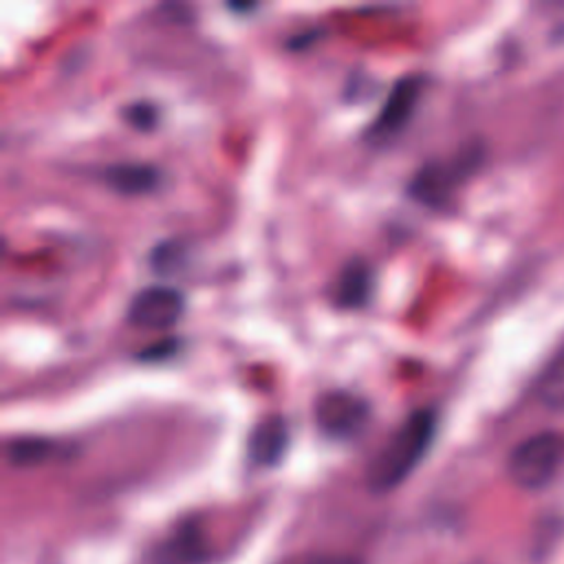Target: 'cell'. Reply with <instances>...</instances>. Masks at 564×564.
Returning <instances> with one entry per match:
<instances>
[{"label":"cell","instance_id":"obj_1","mask_svg":"<svg viewBox=\"0 0 564 564\" xmlns=\"http://www.w3.org/2000/svg\"><path fill=\"white\" fill-rule=\"evenodd\" d=\"M436 434V412L432 408L412 410L390 434L368 465V489L383 494L399 487L427 454Z\"/></svg>","mask_w":564,"mask_h":564},{"label":"cell","instance_id":"obj_4","mask_svg":"<svg viewBox=\"0 0 564 564\" xmlns=\"http://www.w3.org/2000/svg\"><path fill=\"white\" fill-rule=\"evenodd\" d=\"M185 311V295L167 284H150L139 289L128 306V324L143 330H165L174 326Z\"/></svg>","mask_w":564,"mask_h":564},{"label":"cell","instance_id":"obj_14","mask_svg":"<svg viewBox=\"0 0 564 564\" xmlns=\"http://www.w3.org/2000/svg\"><path fill=\"white\" fill-rule=\"evenodd\" d=\"M306 564H359L352 557H319V560H311Z\"/></svg>","mask_w":564,"mask_h":564},{"label":"cell","instance_id":"obj_9","mask_svg":"<svg viewBox=\"0 0 564 564\" xmlns=\"http://www.w3.org/2000/svg\"><path fill=\"white\" fill-rule=\"evenodd\" d=\"M101 181L126 196L148 194L159 185V170L152 163H137V161H121L110 163L101 170Z\"/></svg>","mask_w":564,"mask_h":564},{"label":"cell","instance_id":"obj_11","mask_svg":"<svg viewBox=\"0 0 564 564\" xmlns=\"http://www.w3.org/2000/svg\"><path fill=\"white\" fill-rule=\"evenodd\" d=\"M7 460L15 467H33L53 454V443L44 436H15L4 445Z\"/></svg>","mask_w":564,"mask_h":564},{"label":"cell","instance_id":"obj_10","mask_svg":"<svg viewBox=\"0 0 564 564\" xmlns=\"http://www.w3.org/2000/svg\"><path fill=\"white\" fill-rule=\"evenodd\" d=\"M207 557L203 533L194 522L178 527L152 555V564H200Z\"/></svg>","mask_w":564,"mask_h":564},{"label":"cell","instance_id":"obj_2","mask_svg":"<svg viewBox=\"0 0 564 564\" xmlns=\"http://www.w3.org/2000/svg\"><path fill=\"white\" fill-rule=\"evenodd\" d=\"M564 456V443L557 434L542 432L513 447L507 460L509 478L522 489L544 487L557 471Z\"/></svg>","mask_w":564,"mask_h":564},{"label":"cell","instance_id":"obj_12","mask_svg":"<svg viewBox=\"0 0 564 564\" xmlns=\"http://www.w3.org/2000/svg\"><path fill=\"white\" fill-rule=\"evenodd\" d=\"M538 397L546 408L564 410V346L542 370L538 379Z\"/></svg>","mask_w":564,"mask_h":564},{"label":"cell","instance_id":"obj_5","mask_svg":"<svg viewBox=\"0 0 564 564\" xmlns=\"http://www.w3.org/2000/svg\"><path fill=\"white\" fill-rule=\"evenodd\" d=\"M421 90H423L421 75L410 73V75L399 77L390 86V93L386 95L379 112L370 121L366 137L372 143H386L392 137H397L408 126V121L412 119L416 101L421 97Z\"/></svg>","mask_w":564,"mask_h":564},{"label":"cell","instance_id":"obj_3","mask_svg":"<svg viewBox=\"0 0 564 564\" xmlns=\"http://www.w3.org/2000/svg\"><path fill=\"white\" fill-rule=\"evenodd\" d=\"M368 419V401L350 390H328L315 401V423L330 438H355L366 427Z\"/></svg>","mask_w":564,"mask_h":564},{"label":"cell","instance_id":"obj_7","mask_svg":"<svg viewBox=\"0 0 564 564\" xmlns=\"http://www.w3.org/2000/svg\"><path fill=\"white\" fill-rule=\"evenodd\" d=\"M289 423L280 414L262 416L249 432L247 438V456L253 465L271 467L280 463L289 447Z\"/></svg>","mask_w":564,"mask_h":564},{"label":"cell","instance_id":"obj_6","mask_svg":"<svg viewBox=\"0 0 564 564\" xmlns=\"http://www.w3.org/2000/svg\"><path fill=\"white\" fill-rule=\"evenodd\" d=\"M474 154L454 156V159H432L423 163L408 181V196L427 205L438 207L447 200L452 189L469 172Z\"/></svg>","mask_w":564,"mask_h":564},{"label":"cell","instance_id":"obj_13","mask_svg":"<svg viewBox=\"0 0 564 564\" xmlns=\"http://www.w3.org/2000/svg\"><path fill=\"white\" fill-rule=\"evenodd\" d=\"M123 119L128 121V126L137 128V130H150L156 126L159 119V110L154 108V104L150 101H132L126 104V108L121 110Z\"/></svg>","mask_w":564,"mask_h":564},{"label":"cell","instance_id":"obj_8","mask_svg":"<svg viewBox=\"0 0 564 564\" xmlns=\"http://www.w3.org/2000/svg\"><path fill=\"white\" fill-rule=\"evenodd\" d=\"M375 289L372 267L364 258H350L333 280V302L339 308H361Z\"/></svg>","mask_w":564,"mask_h":564}]
</instances>
